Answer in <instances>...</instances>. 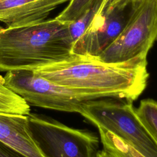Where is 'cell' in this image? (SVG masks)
<instances>
[{
    "mask_svg": "<svg viewBox=\"0 0 157 157\" xmlns=\"http://www.w3.org/2000/svg\"><path fill=\"white\" fill-rule=\"evenodd\" d=\"M147 56L115 64L73 54L68 59L33 69L56 84L107 93L115 99L132 102L146 88L149 74Z\"/></svg>",
    "mask_w": 157,
    "mask_h": 157,
    "instance_id": "6da1fadb",
    "label": "cell"
},
{
    "mask_svg": "<svg viewBox=\"0 0 157 157\" xmlns=\"http://www.w3.org/2000/svg\"><path fill=\"white\" fill-rule=\"evenodd\" d=\"M69 23L56 18L28 26H0V71L33 70L70 58Z\"/></svg>",
    "mask_w": 157,
    "mask_h": 157,
    "instance_id": "7a4b0ae2",
    "label": "cell"
},
{
    "mask_svg": "<svg viewBox=\"0 0 157 157\" xmlns=\"http://www.w3.org/2000/svg\"><path fill=\"white\" fill-rule=\"evenodd\" d=\"M4 79V85L29 105L55 110L80 113L89 101L114 98L107 93L56 84L30 69L7 71Z\"/></svg>",
    "mask_w": 157,
    "mask_h": 157,
    "instance_id": "3957f363",
    "label": "cell"
},
{
    "mask_svg": "<svg viewBox=\"0 0 157 157\" xmlns=\"http://www.w3.org/2000/svg\"><path fill=\"white\" fill-rule=\"evenodd\" d=\"M98 99L86 102L80 114L107 130L145 157H157V144L138 118L132 102Z\"/></svg>",
    "mask_w": 157,
    "mask_h": 157,
    "instance_id": "277c9868",
    "label": "cell"
},
{
    "mask_svg": "<svg viewBox=\"0 0 157 157\" xmlns=\"http://www.w3.org/2000/svg\"><path fill=\"white\" fill-rule=\"evenodd\" d=\"M28 117L32 137L44 157H96L99 139L94 134L39 115Z\"/></svg>",
    "mask_w": 157,
    "mask_h": 157,
    "instance_id": "5b68a950",
    "label": "cell"
},
{
    "mask_svg": "<svg viewBox=\"0 0 157 157\" xmlns=\"http://www.w3.org/2000/svg\"><path fill=\"white\" fill-rule=\"evenodd\" d=\"M157 40V0H146L138 6L118 37L97 58L110 64L147 56Z\"/></svg>",
    "mask_w": 157,
    "mask_h": 157,
    "instance_id": "8992f818",
    "label": "cell"
},
{
    "mask_svg": "<svg viewBox=\"0 0 157 157\" xmlns=\"http://www.w3.org/2000/svg\"><path fill=\"white\" fill-rule=\"evenodd\" d=\"M141 2L118 0L99 9L86 30L74 43L72 53L98 57L121 34Z\"/></svg>",
    "mask_w": 157,
    "mask_h": 157,
    "instance_id": "52a82bcc",
    "label": "cell"
},
{
    "mask_svg": "<svg viewBox=\"0 0 157 157\" xmlns=\"http://www.w3.org/2000/svg\"><path fill=\"white\" fill-rule=\"evenodd\" d=\"M70 0H0V21L17 28L44 21L60 4Z\"/></svg>",
    "mask_w": 157,
    "mask_h": 157,
    "instance_id": "ba28073f",
    "label": "cell"
},
{
    "mask_svg": "<svg viewBox=\"0 0 157 157\" xmlns=\"http://www.w3.org/2000/svg\"><path fill=\"white\" fill-rule=\"evenodd\" d=\"M0 142L27 157H44L32 137L28 115L0 112Z\"/></svg>",
    "mask_w": 157,
    "mask_h": 157,
    "instance_id": "9c48e42d",
    "label": "cell"
},
{
    "mask_svg": "<svg viewBox=\"0 0 157 157\" xmlns=\"http://www.w3.org/2000/svg\"><path fill=\"white\" fill-rule=\"evenodd\" d=\"M30 105L19 95L4 85V77L0 75V112L28 115Z\"/></svg>",
    "mask_w": 157,
    "mask_h": 157,
    "instance_id": "30bf717a",
    "label": "cell"
},
{
    "mask_svg": "<svg viewBox=\"0 0 157 157\" xmlns=\"http://www.w3.org/2000/svg\"><path fill=\"white\" fill-rule=\"evenodd\" d=\"M104 150L113 157H145L124 140L101 127H98Z\"/></svg>",
    "mask_w": 157,
    "mask_h": 157,
    "instance_id": "8fae6325",
    "label": "cell"
},
{
    "mask_svg": "<svg viewBox=\"0 0 157 157\" xmlns=\"http://www.w3.org/2000/svg\"><path fill=\"white\" fill-rule=\"evenodd\" d=\"M136 114L148 132L157 144V102L143 99L136 109Z\"/></svg>",
    "mask_w": 157,
    "mask_h": 157,
    "instance_id": "7c38bea8",
    "label": "cell"
},
{
    "mask_svg": "<svg viewBox=\"0 0 157 157\" xmlns=\"http://www.w3.org/2000/svg\"><path fill=\"white\" fill-rule=\"evenodd\" d=\"M104 0H96L93 4L75 20L69 23L71 37L75 42L86 30L98 12Z\"/></svg>",
    "mask_w": 157,
    "mask_h": 157,
    "instance_id": "4fadbf2b",
    "label": "cell"
},
{
    "mask_svg": "<svg viewBox=\"0 0 157 157\" xmlns=\"http://www.w3.org/2000/svg\"><path fill=\"white\" fill-rule=\"evenodd\" d=\"M96 0H70L68 6L58 15L56 18L70 23L81 16L95 2Z\"/></svg>",
    "mask_w": 157,
    "mask_h": 157,
    "instance_id": "5bb4252c",
    "label": "cell"
},
{
    "mask_svg": "<svg viewBox=\"0 0 157 157\" xmlns=\"http://www.w3.org/2000/svg\"><path fill=\"white\" fill-rule=\"evenodd\" d=\"M0 157H27L0 142Z\"/></svg>",
    "mask_w": 157,
    "mask_h": 157,
    "instance_id": "9a60e30c",
    "label": "cell"
},
{
    "mask_svg": "<svg viewBox=\"0 0 157 157\" xmlns=\"http://www.w3.org/2000/svg\"><path fill=\"white\" fill-rule=\"evenodd\" d=\"M96 157H113L109 151L103 149L102 150H98Z\"/></svg>",
    "mask_w": 157,
    "mask_h": 157,
    "instance_id": "2e32d148",
    "label": "cell"
},
{
    "mask_svg": "<svg viewBox=\"0 0 157 157\" xmlns=\"http://www.w3.org/2000/svg\"><path fill=\"white\" fill-rule=\"evenodd\" d=\"M117 1H118V0H104L102 4H101V7H100V9H101V8H102V7H105V6H109V5H110V4L114 2ZM136 1H139L142 2V1H146V0H136Z\"/></svg>",
    "mask_w": 157,
    "mask_h": 157,
    "instance_id": "e0dca14e",
    "label": "cell"
}]
</instances>
